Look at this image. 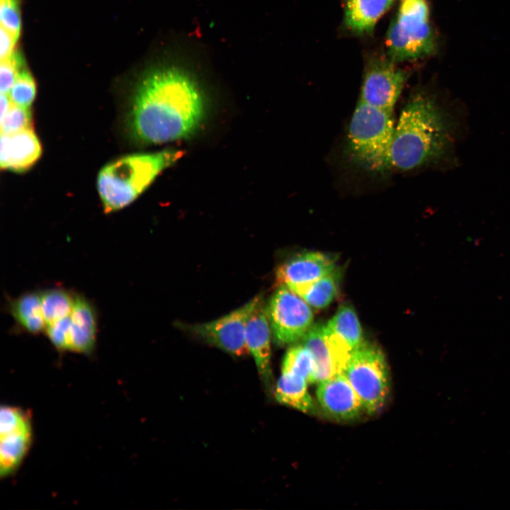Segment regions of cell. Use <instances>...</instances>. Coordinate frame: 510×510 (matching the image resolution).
Masks as SVG:
<instances>
[{"label":"cell","instance_id":"1","mask_svg":"<svg viewBox=\"0 0 510 510\" xmlns=\"http://www.w3.org/2000/svg\"><path fill=\"white\" fill-rule=\"evenodd\" d=\"M204 95L183 71L168 67L146 76L134 95L128 115L132 136L145 144H164L187 138L206 115Z\"/></svg>","mask_w":510,"mask_h":510},{"label":"cell","instance_id":"23","mask_svg":"<svg viewBox=\"0 0 510 510\" xmlns=\"http://www.w3.org/2000/svg\"><path fill=\"white\" fill-rule=\"evenodd\" d=\"M281 372L289 373L315 383L316 365L311 352L304 345L290 348L285 354Z\"/></svg>","mask_w":510,"mask_h":510},{"label":"cell","instance_id":"26","mask_svg":"<svg viewBox=\"0 0 510 510\" xmlns=\"http://www.w3.org/2000/svg\"><path fill=\"white\" fill-rule=\"evenodd\" d=\"M70 314L47 325L45 333L59 352L69 351Z\"/></svg>","mask_w":510,"mask_h":510},{"label":"cell","instance_id":"11","mask_svg":"<svg viewBox=\"0 0 510 510\" xmlns=\"http://www.w3.org/2000/svg\"><path fill=\"white\" fill-rule=\"evenodd\" d=\"M317 385L318 403L329 417L347 421L358 419L365 412L360 397L344 373Z\"/></svg>","mask_w":510,"mask_h":510},{"label":"cell","instance_id":"10","mask_svg":"<svg viewBox=\"0 0 510 510\" xmlns=\"http://www.w3.org/2000/svg\"><path fill=\"white\" fill-rule=\"evenodd\" d=\"M302 340L315 361V383L344 373L353 350L327 324L312 326Z\"/></svg>","mask_w":510,"mask_h":510},{"label":"cell","instance_id":"25","mask_svg":"<svg viewBox=\"0 0 510 510\" xmlns=\"http://www.w3.org/2000/svg\"><path fill=\"white\" fill-rule=\"evenodd\" d=\"M1 133L10 134L33 128L30 108H24L12 103L3 118L0 119Z\"/></svg>","mask_w":510,"mask_h":510},{"label":"cell","instance_id":"9","mask_svg":"<svg viewBox=\"0 0 510 510\" xmlns=\"http://www.w3.org/2000/svg\"><path fill=\"white\" fill-rule=\"evenodd\" d=\"M388 57H374L366 64L359 100L392 113L408 77Z\"/></svg>","mask_w":510,"mask_h":510},{"label":"cell","instance_id":"27","mask_svg":"<svg viewBox=\"0 0 510 510\" xmlns=\"http://www.w3.org/2000/svg\"><path fill=\"white\" fill-rule=\"evenodd\" d=\"M1 26L18 38L21 27L19 0H0Z\"/></svg>","mask_w":510,"mask_h":510},{"label":"cell","instance_id":"17","mask_svg":"<svg viewBox=\"0 0 510 510\" xmlns=\"http://www.w3.org/2000/svg\"><path fill=\"white\" fill-rule=\"evenodd\" d=\"M394 0H346L344 23L358 35L370 33Z\"/></svg>","mask_w":510,"mask_h":510},{"label":"cell","instance_id":"18","mask_svg":"<svg viewBox=\"0 0 510 510\" xmlns=\"http://www.w3.org/2000/svg\"><path fill=\"white\" fill-rule=\"evenodd\" d=\"M8 308L18 327L23 332L30 334L45 332L47 324L40 291L27 292L11 300Z\"/></svg>","mask_w":510,"mask_h":510},{"label":"cell","instance_id":"8","mask_svg":"<svg viewBox=\"0 0 510 510\" xmlns=\"http://www.w3.org/2000/svg\"><path fill=\"white\" fill-rule=\"evenodd\" d=\"M267 313L275 339L280 345L302 339L312 326L310 306L285 285H281L273 293Z\"/></svg>","mask_w":510,"mask_h":510},{"label":"cell","instance_id":"13","mask_svg":"<svg viewBox=\"0 0 510 510\" xmlns=\"http://www.w3.org/2000/svg\"><path fill=\"white\" fill-rule=\"evenodd\" d=\"M41 153V144L33 128L10 134L1 133V169L25 171L38 160Z\"/></svg>","mask_w":510,"mask_h":510},{"label":"cell","instance_id":"28","mask_svg":"<svg viewBox=\"0 0 510 510\" xmlns=\"http://www.w3.org/2000/svg\"><path fill=\"white\" fill-rule=\"evenodd\" d=\"M23 67L22 57L15 51L9 57L1 60V94H8L18 72Z\"/></svg>","mask_w":510,"mask_h":510},{"label":"cell","instance_id":"29","mask_svg":"<svg viewBox=\"0 0 510 510\" xmlns=\"http://www.w3.org/2000/svg\"><path fill=\"white\" fill-rule=\"evenodd\" d=\"M0 36V57L1 60L9 57L14 52V47L18 38L1 26Z\"/></svg>","mask_w":510,"mask_h":510},{"label":"cell","instance_id":"16","mask_svg":"<svg viewBox=\"0 0 510 510\" xmlns=\"http://www.w3.org/2000/svg\"><path fill=\"white\" fill-rule=\"evenodd\" d=\"M33 440L31 417L0 430V476L13 475L21 466Z\"/></svg>","mask_w":510,"mask_h":510},{"label":"cell","instance_id":"24","mask_svg":"<svg viewBox=\"0 0 510 510\" xmlns=\"http://www.w3.org/2000/svg\"><path fill=\"white\" fill-rule=\"evenodd\" d=\"M36 94V85L31 74L24 67L18 72L8 93L13 103L30 108Z\"/></svg>","mask_w":510,"mask_h":510},{"label":"cell","instance_id":"5","mask_svg":"<svg viewBox=\"0 0 510 510\" xmlns=\"http://www.w3.org/2000/svg\"><path fill=\"white\" fill-rule=\"evenodd\" d=\"M425 0H402L386 35L387 57L395 62L414 60L433 55L437 38L429 22Z\"/></svg>","mask_w":510,"mask_h":510},{"label":"cell","instance_id":"22","mask_svg":"<svg viewBox=\"0 0 510 510\" xmlns=\"http://www.w3.org/2000/svg\"><path fill=\"white\" fill-rule=\"evenodd\" d=\"M40 293L42 310L47 325L71 314L76 294L62 288L47 289Z\"/></svg>","mask_w":510,"mask_h":510},{"label":"cell","instance_id":"2","mask_svg":"<svg viewBox=\"0 0 510 510\" xmlns=\"http://www.w3.org/2000/svg\"><path fill=\"white\" fill-rule=\"evenodd\" d=\"M453 118L426 94L412 96L402 108L391 149V166L409 171L441 162L453 151Z\"/></svg>","mask_w":510,"mask_h":510},{"label":"cell","instance_id":"20","mask_svg":"<svg viewBox=\"0 0 510 510\" xmlns=\"http://www.w3.org/2000/svg\"><path fill=\"white\" fill-rule=\"evenodd\" d=\"M340 278V271L336 268L313 283L293 291L310 307L323 309L329 306L337 295Z\"/></svg>","mask_w":510,"mask_h":510},{"label":"cell","instance_id":"15","mask_svg":"<svg viewBox=\"0 0 510 510\" xmlns=\"http://www.w3.org/2000/svg\"><path fill=\"white\" fill-rule=\"evenodd\" d=\"M97 329L95 307L86 298L76 294L70 314L69 351L91 354L96 347Z\"/></svg>","mask_w":510,"mask_h":510},{"label":"cell","instance_id":"12","mask_svg":"<svg viewBox=\"0 0 510 510\" xmlns=\"http://www.w3.org/2000/svg\"><path fill=\"white\" fill-rule=\"evenodd\" d=\"M336 260L334 256L319 251L298 254L278 268L277 281L294 290L332 272L336 269Z\"/></svg>","mask_w":510,"mask_h":510},{"label":"cell","instance_id":"19","mask_svg":"<svg viewBox=\"0 0 510 510\" xmlns=\"http://www.w3.org/2000/svg\"><path fill=\"white\" fill-rule=\"evenodd\" d=\"M308 384L305 379L300 376L281 372L276 385L275 397L284 405L305 413L312 412L314 404L308 391Z\"/></svg>","mask_w":510,"mask_h":510},{"label":"cell","instance_id":"14","mask_svg":"<svg viewBox=\"0 0 510 510\" xmlns=\"http://www.w3.org/2000/svg\"><path fill=\"white\" fill-rule=\"evenodd\" d=\"M271 325L263 300L249 317L245 332V341L249 353L253 356L257 370L267 382L271 376Z\"/></svg>","mask_w":510,"mask_h":510},{"label":"cell","instance_id":"7","mask_svg":"<svg viewBox=\"0 0 510 510\" xmlns=\"http://www.w3.org/2000/svg\"><path fill=\"white\" fill-rule=\"evenodd\" d=\"M261 300L262 296L257 295L222 317L205 323L181 324V327L203 341L232 356H245L249 353L245 341L246 324Z\"/></svg>","mask_w":510,"mask_h":510},{"label":"cell","instance_id":"3","mask_svg":"<svg viewBox=\"0 0 510 510\" xmlns=\"http://www.w3.org/2000/svg\"><path fill=\"white\" fill-rule=\"evenodd\" d=\"M176 149L125 156L103 166L97 189L106 213L132 203L164 169L182 156Z\"/></svg>","mask_w":510,"mask_h":510},{"label":"cell","instance_id":"21","mask_svg":"<svg viewBox=\"0 0 510 510\" xmlns=\"http://www.w3.org/2000/svg\"><path fill=\"white\" fill-rule=\"evenodd\" d=\"M327 326L353 351L363 342L360 322L354 308L349 304L341 305Z\"/></svg>","mask_w":510,"mask_h":510},{"label":"cell","instance_id":"6","mask_svg":"<svg viewBox=\"0 0 510 510\" xmlns=\"http://www.w3.org/2000/svg\"><path fill=\"white\" fill-rule=\"evenodd\" d=\"M344 374L360 397L365 412L374 414L384 406L390 380L385 356L378 346L363 341L351 353Z\"/></svg>","mask_w":510,"mask_h":510},{"label":"cell","instance_id":"30","mask_svg":"<svg viewBox=\"0 0 510 510\" xmlns=\"http://www.w3.org/2000/svg\"><path fill=\"white\" fill-rule=\"evenodd\" d=\"M0 119L4 117V115L6 113V112L8 110L9 108L11 107L12 104V101L7 94H1V99H0Z\"/></svg>","mask_w":510,"mask_h":510},{"label":"cell","instance_id":"4","mask_svg":"<svg viewBox=\"0 0 510 510\" xmlns=\"http://www.w3.org/2000/svg\"><path fill=\"white\" fill-rule=\"evenodd\" d=\"M392 113L358 101L348 132V149L353 160L373 173L391 166V149L395 132Z\"/></svg>","mask_w":510,"mask_h":510}]
</instances>
